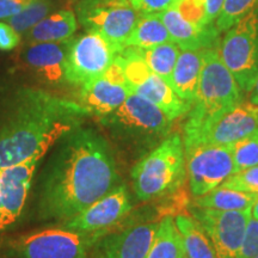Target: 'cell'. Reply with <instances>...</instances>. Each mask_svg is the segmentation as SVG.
<instances>
[{"mask_svg": "<svg viewBox=\"0 0 258 258\" xmlns=\"http://www.w3.org/2000/svg\"><path fill=\"white\" fill-rule=\"evenodd\" d=\"M117 182V167L105 139L91 128L73 129L61 139L44 172L40 217L69 220L116 188Z\"/></svg>", "mask_w": 258, "mask_h": 258, "instance_id": "1", "label": "cell"}, {"mask_svg": "<svg viewBox=\"0 0 258 258\" xmlns=\"http://www.w3.org/2000/svg\"><path fill=\"white\" fill-rule=\"evenodd\" d=\"M91 115L79 102L43 90L22 88L9 101L0 120V169L46 156L64 135Z\"/></svg>", "mask_w": 258, "mask_h": 258, "instance_id": "2", "label": "cell"}, {"mask_svg": "<svg viewBox=\"0 0 258 258\" xmlns=\"http://www.w3.org/2000/svg\"><path fill=\"white\" fill-rule=\"evenodd\" d=\"M244 92L222 62L217 48L205 49L195 102L188 111L183 140H189L243 101Z\"/></svg>", "mask_w": 258, "mask_h": 258, "instance_id": "3", "label": "cell"}, {"mask_svg": "<svg viewBox=\"0 0 258 258\" xmlns=\"http://www.w3.org/2000/svg\"><path fill=\"white\" fill-rule=\"evenodd\" d=\"M185 175L184 143L178 133H171L148 151L131 172L135 195L140 201H150L175 191Z\"/></svg>", "mask_w": 258, "mask_h": 258, "instance_id": "4", "label": "cell"}, {"mask_svg": "<svg viewBox=\"0 0 258 258\" xmlns=\"http://www.w3.org/2000/svg\"><path fill=\"white\" fill-rule=\"evenodd\" d=\"M99 121L118 141L148 151L169 137L173 122L157 105L133 92L123 104Z\"/></svg>", "mask_w": 258, "mask_h": 258, "instance_id": "5", "label": "cell"}, {"mask_svg": "<svg viewBox=\"0 0 258 258\" xmlns=\"http://www.w3.org/2000/svg\"><path fill=\"white\" fill-rule=\"evenodd\" d=\"M104 235L62 226L44 228L9 240L5 252L11 258H86L89 250Z\"/></svg>", "mask_w": 258, "mask_h": 258, "instance_id": "6", "label": "cell"}, {"mask_svg": "<svg viewBox=\"0 0 258 258\" xmlns=\"http://www.w3.org/2000/svg\"><path fill=\"white\" fill-rule=\"evenodd\" d=\"M219 55L244 93H250L258 77V9L225 31Z\"/></svg>", "mask_w": 258, "mask_h": 258, "instance_id": "7", "label": "cell"}, {"mask_svg": "<svg viewBox=\"0 0 258 258\" xmlns=\"http://www.w3.org/2000/svg\"><path fill=\"white\" fill-rule=\"evenodd\" d=\"M116 60L121 64L131 92L153 103L172 121L188 114L191 105L180 99L166 80L150 70L135 48H123Z\"/></svg>", "mask_w": 258, "mask_h": 258, "instance_id": "8", "label": "cell"}, {"mask_svg": "<svg viewBox=\"0 0 258 258\" xmlns=\"http://www.w3.org/2000/svg\"><path fill=\"white\" fill-rule=\"evenodd\" d=\"M139 16L131 0H82L78 8V19L86 30L98 32L121 49Z\"/></svg>", "mask_w": 258, "mask_h": 258, "instance_id": "9", "label": "cell"}, {"mask_svg": "<svg viewBox=\"0 0 258 258\" xmlns=\"http://www.w3.org/2000/svg\"><path fill=\"white\" fill-rule=\"evenodd\" d=\"M122 49L95 31H86L71 42L66 61V82L83 85L101 77Z\"/></svg>", "mask_w": 258, "mask_h": 258, "instance_id": "10", "label": "cell"}, {"mask_svg": "<svg viewBox=\"0 0 258 258\" xmlns=\"http://www.w3.org/2000/svg\"><path fill=\"white\" fill-rule=\"evenodd\" d=\"M184 150L190 191L195 198L220 186L234 173L231 146L199 144Z\"/></svg>", "mask_w": 258, "mask_h": 258, "instance_id": "11", "label": "cell"}, {"mask_svg": "<svg viewBox=\"0 0 258 258\" xmlns=\"http://www.w3.org/2000/svg\"><path fill=\"white\" fill-rule=\"evenodd\" d=\"M191 217L206 231L218 258H239L245 228L251 218V208L245 211H218L192 206Z\"/></svg>", "mask_w": 258, "mask_h": 258, "instance_id": "12", "label": "cell"}, {"mask_svg": "<svg viewBox=\"0 0 258 258\" xmlns=\"http://www.w3.org/2000/svg\"><path fill=\"white\" fill-rule=\"evenodd\" d=\"M256 131H258V105L243 99L198 135L189 140H183V143L184 148L199 144L231 146Z\"/></svg>", "mask_w": 258, "mask_h": 258, "instance_id": "13", "label": "cell"}, {"mask_svg": "<svg viewBox=\"0 0 258 258\" xmlns=\"http://www.w3.org/2000/svg\"><path fill=\"white\" fill-rule=\"evenodd\" d=\"M132 202L127 186L121 184L84 209L61 226L69 230L86 233H105L131 212Z\"/></svg>", "mask_w": 258, "mask_h": 258, "instance_id": "14", "label": "cell"}, {"mask_svg": "<svg viewBox=\"0 0 258 258\" xmlns=\"http://www.w3.org/2000/svg\"><path fill=\"white\" fill-rule=\"evenodd\" d=\"M80 86L79 103L90 114L98 117L115 111L131 93L121 64L116 59L101 77Z\"/></svg>", "mask_w": 258, "mask_h": 258, "instance_id": "15", "label": "cell"}, {"mask_svg": "<svg viewBox=\"0 0 258 258\" xmlns=\"http://www.w3.org/2000/svg\"><path fill=\"white\" fill-rule=\"evenodd\" d=\"M43 157L44 154H36L23 163L2 169L0 192L9 228H11L23 214L35 171Z\"/></svg>", "mask_w": 258, "mask_h": 258, "instance_id": "16", "label": "cell"}, {"mask_svg": "<svg viewBox=\"0 0 258 258\" xmlns=\"http://www.w3.org/2000/svg\"><path fill=\"white\" fill-rule=\"evenodd\" d=\"M159 222H140L99 239V258H146Z\"/></svg>", "mask_w": 258, "mask_h": 258, "instance_id": "17", "label": "cell"}, {"mask_svg": "<svg viewBox=\"0 0 258 258\" xmlns=\"http://www.w3.org/2000/svg\"><path fill=\"white\" fill-rule=\"evenodd\" d=\"M72 38L59 42L29 44L23 53L25 63L44 82L49 84L64 83L66 61Z\"/></svg>", "mask_w": 258, "mask_h": 258, "instance_id": "18", "label": "cell"}, {"mask_svg": "<svg viewBox=\"0 0 258 258\" xmlns=\"http://www.w3.org/2000/svg\"><path fill=\"white\" fill-rule=\"evenodd\" d=\"M160 17L172 42L180 49H208L215 48L220 32L217 28L199 29L182 17L175 6L161 12Z\"/></svg>", "mask_w": 258, "mask_h": 258, "instance_id": "19", "label": "cell"}, {"mask_svg": "<svg viewBox=\"0 0 258 258\" xmlns=\"http://www.w3.org/2000/svg\"><path fill=\"white\" fill-rule=\"evenodd\" d=\"M205 49H180L171 78V88L185 103L192 105L198 92Z\"/></svg>", "mask_w": 258, "mask_h": 258, "instance_id": "20", "label": "cell"}, {"mask_svg": "<svg viewBox=\"0 0 258 258\" xmlns=\"http://www.w3.org/2000/svg\"><path fill=\"white\" fill-rule=\"evenodd\" d=\"M78 28L76 14L71 10H61L42 19L24 35L28 44L42 42H59L70 40Z\"/></svg>", "mask_w": 258, "mask_h": 258, "instance_id": "21", "label": "cell"}, {"mask_svg": "<svg viewBox=\"0 0 258 258\" xmlns=\"http://www.w3.org/2000/svg\"><path fill=\"white\" fill-rule=\"evenodd\" d=\"M175 224L186 256L189 258H218L211 239L196 219L179 214L175 218Z\"/></svg>", "mask_w": 258, "mask_h": 258, "instance_id": "22", "label": "cell"}, {"mask_svg": "<svg viewBox=\"0 0 258 258\" xmlns=\"http://www.w3.org/2000/svg\"><path fill=\"white\" fill-rule=\"evenodd\" d=\"M171 41L172 40L160 14H140L133 30L125 41L124 48L147 49Z\"/></svg>", "mask_w": 258, "mask_h": 258, "instance_id": "23", "label": "cell"}, {"mask_svg": "<svg viewBox=\"0 0 258 258\" xmlns=\"http://www.w3.org/2000/svg\"><path fill=\"white\" fill-rule=\"evenodd\" d=\"M258 195L240 191L225 186H218L206 195L195 198L194 205L200 208H211L218 211H245L252 208Z\"/></svg>", "mask_w": 258, "mask_h": 258, "instance_id": "24", "label": "cell"}, {"mask_svg": "<svg viewBox=\"0 0 258 258\" xmlns=\"http://www.w3.org/2000/svg\"><path fill=\"white\" fill-rule=\"evenodd\" d=\"M138 53L150 67V70L164 80L171 84L172 72L175 69L177 59H178L180 48L175 42H166V43L158 44L156 47L147 48V49H139Z\"/></svg>", "mask_w": 258, "mask_h": 258, "instance_id": "25", "label": "cell"}, {"mask_svg": "<svg viewBox=\"0 0 258 258\" xmlns=\"http://www.w3.org/2000/svg\"><path fill=\"white\" fill-rule=\"evenodd\" d=\"M183 245L175 219L165 217L159 221L153 244L146 258H178Z\"/></svg>", "mask_w": 258, "mask_h": 258, "instance_id": "26", "label": "cell"}, {"mask_svg": "<svg viewBox=\"0 0 258 258\" xmlns=\"http://www.w3.org/2000/svg\"><path fill=\"white\" fill-rule=\"evenodd\" d=\"M53 6L54 0H31L21 12L9 18L8 23L22 36L49 16Z\"/></svg>", "mask_w": 258, "mask_h": 258, "instance_id": "27", "label": "cell"}, {"mask_svg": "<svg viewBox=\"0 0 258 258\" xmlns=\"http://www.w3.org/2000/svg\"><path fill=\"white\" fill-rule=\"evenodd\" d=\"M234 173L258 165V131L231 145Z\"/></svg>", "mask_w": 258, "mask_h": 258, "instance_id": "28", "label": "cell"}, {"mask_svg": "<svg viewBox=\"0 0 258 258\" xmlns=\"http://www.w3.org/2000/svg\"><path fill=\"white\" fill-rule=\"evenodd\" d=\"M254 9H258V0H225L220 15L215 22V28L220 34L227 31Z\"/></svg>", "mask_w": 258, "mask_h": 258, "instance_id": "29", "label": "cell"}, {"mask_svg": "<svg viewBox=\"0 0 258 258\" xmlns=\"http://www.w3.org/2000/svg\"><path fill=\"white\" fill-rule=\"evenodd\" d=\"M182 17L199 29L214 28L208 23L206 0H177L173 5Z\"/></svg>", "mask_w": 258, "mask_h": 258, "instance_id": "30", "label": "cell"}, {"mask_svg": "<svg viewBox=\"0 0 258 258\" xmlns=\"http://www.w3.org/2000/svg\"><path fill=\"white\" fill-rule=\"evenodd\" d=\"M220 186L258 195V165L233 173Z\"/></svg>", "mask_w": 258, "mask_h": 258, "instance_id": "31", "label": "cell"}, {"mask_svg": "<svg viewBox=\"0 0 258 258\" xmlns=\"http://www.w3.org/2000/svg\"><path fill=\"white\" fill-rule=\"evenodd\" d=\"M258 256V220L252 215L247 221L239 258H253Z\"/></svg>", "mask_w": 258, "mask_h": 258, "instance_id": "32", "label": "cell"}, {"mask_svg": "<svg viewBox=\"0 0 258 258\" xmlns=\"http://www.w3.org/2000/svg\"><path fill=\"white\" fill-rule=\"evenodd\" d=\"M177 0H132V4L140 14H161L172 8Z\"/></svg>", "mask_w": 258, "mask_h": 258, "instance_id": "33", "label": "cell"}, {"mask_svg": "<svg viewBox=\"0 0 258 258\" xmlns=\"http://www.w3.org/2000/svg\"><path fill=\"white\" fill-rule=\"evenodd\" d=\"M21 35L9 23L0 22V50H12L21 43Z\"/></svg>", "mask_w": 258, "mask_h": 258, "instance_id": "34", "label": "cell"}, {"mask_svg": "<svg viewBox=\"0 0 258 258\" xmlns=\"http://www.w3.org/2000/svg\"><path fill=\"white\" fill-rule=\"evenodd\" d=\"M31 0H0V21L14 17Z\"/></svg>", "mask_w": 258, "mask_h": 258, "instance_id": "35", "label": "cell"}, {"mask_svg": "<svg viewBox=\"0 0 258 258\" xmlns=\"http://www.w3.org/2000/svg\"><path fill=\"white\" fill-rule=\"evenodd\" d=\"M225 0H206L207 5V18L208 23L211 25H215V22L220 15L222 6H224Z\"/></svg>", "mask_w": 258, "mask_h": 258, "instance_id": "36", "label": "cell"}, {"mask_svg": "<svg viewBox=\"0 0 258 258\" xmlns=\"http://www.w3.org/2000/svg\"><path fill=\"white\" fill-rule=\"evenodd\" d=\"M0 180H2V169H0ZM10 230L8 224L5 220V213L4 207H3V200H2V192H0V233Z\"/></svg>", "mask_w": 258, "mask_h": 258, "instance_id": "37", "label": "cell"}, {"mask_svg": "<svg viewBox=\"0 0 258 258\" xmlns=\"http://www.w3.org/2000/svg\"><path fill=\"white\" fill-rule=\"evenodd\" d=\"M249 101L251 103H253V104L258 105V77H257L256 83H254L252 90H251V92H250V99H249Z\"/></svg>", "mask_w": 258, "mask_h": 258, "instance_id": "38", "label": "cell"}, {"mask_svg": "<svg viewBox=\"0 0 258 258\" xmlns=\"http://www.w3.org/2000/svg\"><path fill=\"white\" fill-rule=\"evenodd\" d=\"M251 215H252L254 219H257V220H258V198H257L256 201H254L252 208H251Z\"/></svg>", "mask_w": 258, "mask_h": 258, "instance_id": "39", "label": "cell"}, {"mask_svg": "<svg viewBox=\"0 0 258 258\" xmlns=\"http://www.w3.org/2000/svg\"><path fill=\"white\" fill-rule=\"evenodd\" d=\"M178 258H189L188 256H186L185 254V252H184V250H182V252L179 253V256H178Z\"/></svg>", "mask_w": 258, "mask_h": 258, "instance_id": "40", "label": "cell"}, {"mask_svg": "<svg viewBox=\"0 0 258 258\" xmlns=\"http://www.w3.org/2000/svg\"><path fill=\"white\" fill-rule=\"evenodd\" d=\"M253 258H258V256H256V257H253Z\"/></svg>", "mask_w": 258, "mask_h": 258, "instance_id": "41", "label": "cell"}, {"mask_svg": "<svg viewBox=\"0 0 258 258\" xmlns=\"http://www.w3.org/2000/svg\"><path fill=\"white\" fill-rule=\"evenodd\" d=\"M131 2H132V0H131Z\"/></svg>", "mask_w": 258, "mask_h": 258, "instance_id": "42", "label": "cell"}]
</instances>
